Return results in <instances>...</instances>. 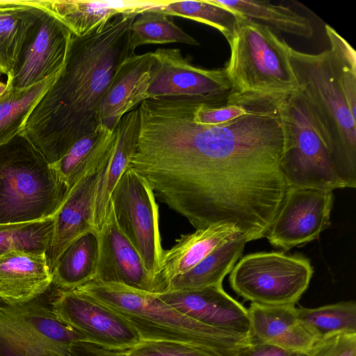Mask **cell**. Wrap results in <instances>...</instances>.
I'll list each match as a JSON object with an SVG mask.
<instances>
[{
    "label": "cell",
    "mask_w": 356,
    "mask_h": 356,
    "mask_svg": "<svg viewBox=\"0 0 356 356\" xmlns=\"http://www.w3.org/2000/svg\"><path fill=\"white\" fill-rule=\"evenodd\" d=\"M286 95L254 93L244 115L215 125L193 120L195 97L147 99L129 167L195 229L228 224L247 243L264 238L288 190L281 167Z\"/></svg>",
    "instance_id": "obj_1"
},
{
    "label": "cell",
    "mask_w": 356,
    "mask_h": 356,
    "mask_svg": "<svg viewBox=\"0 0 356 356\" xmlns=\"http://www.w3.org/2000/svg\"><path fill=\"white\" fill-rule=\"evenodd\" d=\"M138 15H118L90 35H72L65 63L22 131L51 165L101 124L102 97L119 65L135 55L130 27Z\"/></svg>",
    "instance_id": "obj_2"
},
{
    "label": "cell",
    "mask_w": 356,
    "mask_h": 356,
    "mask_svg": "<svg viewBox=\"0 0 356 356\" xmlns=\"http://www.w3.org/2000/svg\"><path fill=\"white\" fill-rule=\"evenodd\" d=\"M115 312L141 340L184 343L214 356H245L254 340L202 324L172 308L156 294L117 283L92 280L76 289Z\"/></svg>",
    "instance_id": "obj_3"
},
{
    "label": "cell",
    "mask_w": 356,
    "mask_h": 356,
    "mask_svg": "<svg viewBox=\"0 0 356 356\" xmlns=\"http://www.w3.org/2000/svg\"><path fill=\"white\" fill-rule=\"evenodd\" d=\"M70 189L23 134L0 145V225L54 218Z\"/></svg>",
    "instance_id": "obj_4"
},
{
    "label": "cell",
    "mask_w": 356,
    "mask_h": 356,
    "mask_svg": "<svg viewBox=\"0 0 356 356\" xmlns=\"http://www.w3.org/2000/svg\"><path fill=\"white\" fill-rule=\"evenodd\" d=\"M285 129L282 170L288 188H345L333 159L332 138L320 112L299 90L281 106Z\"/></svg>",
    "instance_id": "obj_5"
},
{
    "label": "cell",
    "mask_w": 356,
    "mask_h": 356,
    "mask_svg": "<svg viewBox=\"0 0 356 356\" xmlns=\"http://www.w3.org/2000/svg\"><path fill=\"white\" fill-rule=\"evenodd\" d=\"M298 90L312 102L330 131L334 166L346 188H356V118L335 78L330 50L312 54L289 47Z\"/></svg>",
    "instance_id": "obj_6"
},
{
    "label": "cell",
    "mask_w": 356,
    "mask_h": 356,
    "mask_svg": "<svg viewBox=\"0 0 356 356\" xmlns=\"http://www.w3.org/2000/svg\"><path fill=\"white\" fill-rule=\"evenodd\" d=\"M228 42L231 54L224 70L234 92L273 95L298 90L289 45L268 26L246 17Z\"/></svg>",
    "instance_id": "obj_7"
},
{
    "label": "cell",
    "mask_w": 356,
    "mask_h": 356,
    "mask_svg": "<svg viewBox=\"0 0 356 356\" xmlns=\"http://www.w3.org/2000/svg\"><path fill=\"white\" fill-rule=\"evenodd\" d=\"M314 273L310 260L284 252H258L238 261L229 281L236 294L252 303L295 305L307 289Z\"/></svg>",
    "instance_id": "obj_8"
},
{
    "label": "cell",
    "mask_w": 356,
    "mask_h": 356,
    "mask_svg": "<svg viewBox=\"0 0 356 356\" xmlns=\"http://www.w3.org/2000/svg\"><path fill=\"white\" fill-rule=\"evenodd\" d=\"M44 295L21 304L0 301V356H69L73 343L86 341L57 318Z\"/></svg>",
    "instance_id": "obj_9"
},
{
    "label": "cell",
    "mask_w": 356,
    "mask_h": 356,
    "mask_svg": "<svg viewBox=\"0 0 356 356\" xmlns=\"http://www.w3.org/2000/svg\"><path fill=\"white\" fill-rule=\"evenodd\" d=\"M147 181L127 167L115 185L111 204L116 222L154 277H159L164 250L159 229V206Z\"/></svg>",
    "instance_id": "obj_10"
},
{
    "label": "cell",
    "mask_w": 356,
    "mask_h": 356,
    "mask_svg": "<svg viewBox=\"0 0 356 356\" xmlns=\"http://www.w3.org/2000/svg\"><path fill=\"white\" fill-rule=\"evenodd\" d=\"M51 295L49 302L57 318L83 334L86 341L123 350L141 341L129 323L89 296L56 288Z\"/></svg>",
    "instance_id": "obj_11"
},
{
    "label": "cell",
    "mask_w": 356,
    "mask_h": 356,
    "mask_svg": "<svg viewBox=\"0 0 356 356\" xmlns=\"http://www.w3.org/2000/svg\"><path fill=\"white\" fill-rule=\"evenodd\" d=\"M152 54L147 99L200 97L223 105L234 92L224 68L208 70L193 65L178 48H158Z\"/></svg>",
    "instance_id": "obj_12"
},
{
    "label": "cell",
    "mask_w": 356,
    "mask_h": 356,
    "mask_svg": "<svg viewBox=\"0 0 356 356\" xmlns=\"http://www.w3.org/2000/svg\"><path fill=\"white\" fill-rule=\"evenodd\" d=\"M333 202L332 191L288 188L265 237L286 251L316 240L331 225Z\"/></svg>",
    "instance_id": "obj_13"
},
{
    "label": "cell",
    "mask_w": 356,
    "mask_h": 356,
    "mask_svg": "<svg viewBox=\"0 0 356 356\" xmlns=\"http://www.w3.org/2000/svg\"><path fill=\"white\" fill-rule=\"evenodd\" d=\"M72 35L62 22L40 8L7 80L14 88H26L58 75L64 67Z\"/></svg>",
    "instance_id": "obj_14"
},
{
    "label": "cell",
    "mask_w": 356,
    "mask_h": 356,
    "mask_svg": "<svg viewBox=\"0 0 356 356\" xmlns=\"http://www.w3.org/2000/svg\"><path fill=\"white\" fill-rule=\"evenodd\" d=\"M97 234L99 254L94 280L121 284L156 295L168 291L167 287L147 270L138 252L119 228L111 204Z\"/></svg>",
    "instance_id": "obj_15"
},
{
    "label": "cell",
    "mask_w": 356,
    "mask_h": 356,
    "mask_svg": "<svg viewBox=\"0 0 356 356\" xmlns=\"http://www.w3.org/2000/svg\"><path fill=\"white\" fill-rule=\"evenodd\" d=\"M156 296L172 308L202 324L253 338L248 309L227 293L222 285L170 291Z\"/></svg>",
    "instance_id": "obj_16"
},
{
    "label": "cell",
    "mask_w": 356,
    "mask_h": 356,
    "mask_svg": "<svg viewBox=\"0 0 356 356\" xmlns=\"http://www.w3.org/2000/svg\"><path fill=\"white\" fill-rule=\"evenodd\" d=\"M108 159L90 169L72 186L54 216L51 240L45 252L51 273L64 250L76 238L95 229L92 220L94 197Z\"/></svg>",
    "instance_id": "obj_17"
},
{
    "label": "cell",
    "mask_w": 356,
    "mask_h": 356,
    "mask_svg": "<svg viewBox=\"0 0 356 356\" xmlns=\"http://www.w3.org/2000/svg\"><path fill=\"white\" fill-rule=\"evenodd\" d=\"M55 17L76 37L88 35L118 15H138L167 1L23 0Z\"/></svg>",
    "instance_id": "obj_18"
},
{
    "label": "cell",
    "mask_w": 356,
    "mask_h": 356,
    "mask_svg": "<svg viewBox=\"0 0 356 356\" xmlns=\"http://www.w3.org/2000/svg\"><path fill=\"white\" fill-rule=\"evenodd\" d=\"M153 64L152 52H147L129 56L119 65L101 101L100 124L115 129L125 114L147 99Z\"/></svg>",
    "instance_id": "obj_19"
},
{
    "label": "cell",
    "mask_w": 356,
    "mask_h": 356,
    "mask_svg": "<svg viewBox=\"0 0 356 356\" xmlns=\"http://www.w3.org/2000/svg\"><path fill=\"white\" fill-rule=\"evenodd\" d=\"M52 273L45 253L12 250L0 256V301L27 302L47 292Z\"/></svg>",
    "instance_id": "obj_20"
},
{
    "label": "cell",
    "mask_w": 356,
    "mask_h": 356,
    "mask_svg": "<svg viewBox=\"0 0 356 356\" xmlns=\"http://www.w3.org/2000/svg\"><path fill=\"white\" fill-rule=\"evenodd\" d=\"M248 312L252 337L259 343L307 354L316 341L300 322L295 305L251 303Z\"/></svg>",
    "instance_id": "obj_21"
},
{
    "label": "cell",
    "mask_w": 356,
    "mask_h": 356,
    "mask_svg": "<svg viewBox=\"0 0 356 356\" xmlns=\"http://www.w3.org/2000/svg\"><path fill=\"white\" fill-rule=\"evenodd\" d=\"M140 130L138 109L125 114L115 128L113 149L99 177L95 194L92 225L97 232L108 216L112 192L123 172L129 167L136 149Z\"/></svg>",
    "instance_id": "obj_22"
},
{
    "label": "cell",
    "mask_w": 356,
    "mask_h": 356,
    "mask_svg": "<svg viewBox=\"0 0 356 356\" xmlns=\"http://www.w3.org/2000/svg\"><path fill=\"white\" fill-rule=\"evenodd\" d=\"M238 232L232 225L221 224L181 234L170 249L163 252L159 277L168 290L172 279L193 268Z\"/></svg>",
    "instance_id": "obj_23"
},
{
    "label": "cell",
    "mask_w": 356,
    "mask_h": 356,
    "mask_svg": "<svg viewBox=\"0 0 356 356\" xmlns=\"http://www.w3.org/2000/svg\"><path fill=\"white\" fill-rule=\"evenodd\" d=\"M98 254V234L93 229L76 238L60 255L52 270V286L74 290L94 280Z\"/></svg>",
    "instance_id": "obj_24"
},
{
    "label": "cell",
    "mask_w": 356,
    "mask_h": 356,
    "mask_svg": "<svg viewBox=\"0 0 356 356\" xmlns=\"http://www.w3.org/2000/svg\"><path fill=\"white\" fill-rule=\"evenodd\" d=\"M115 140V129L101 124L98 129L79 139L56 163L51 165L70 191L90 169L107 160Z\"/></svg>",
    "instance_id": "obj_25"
},
{
    "label": "cell",
    "mask_w": 356,
    "mask_h": 356,
    "mask_svg": "<svg viewBox=\"0 0 356 356\" xmlns=\"http://www.w3.org/2000/svg\"><path fill=\"white\" fill-rule=\"evenodd\" d=\"M246 243L243 235L237 233L193 268L172 279L168 291L222 286L225 277L241 257Z\"/></svg>",
    "instance_id": "obj_26"
},
{
    "label": "cell",
    "mask_w": 356,
    "mask_h": 356,
    "mask_svg": "<svg viewBox=\"0 0 356 356\" xmlns=\"http://www.w3.org/2000/svg\"><path fill=\"white\" fill-rule=\"evenodd\" d=\"M40 8L23 0H0V73L10 76Z\"/></svg>",
    "instance_id": "obj_27"
},
{
    "label": "cell",
    "mask_w": 356,
    "mask_h": 356,
    "mask_svg": "<svg viewBox=\"0 0 356 356\" xmlns=\"http://www.w3.org/2000/svg\"><path fill=\"white\" fill-rule=\"evenodd\" d=\"M58 76L26 88H14L7 80V88L0 96V145L22 133L33 109Z\"/></svg>",
    "instance_id": "obj_28"
},
{
    "label": "cell",
    "mask_w": 356,
    "mask_h": 356,
    "mask_svg": "<svg viewBox=\"0 0 356 356\" xmlns=\"http://www.w3.org/2000/svg\"><path fill=\"white\" fill-rule=\"evenodd\" d=\"M211 1L245 17L261 21L288 34L307 39L313 36L314 29L311 21L288 7L274 5L268 1Z\"/></svg>",
    "instance_id": "obj_29"
},
{
    "label": "cell",
    "mask_w": 356,
    "mask_h": 356,
    "mask_svg": "<svg viewBox=\"0 0 356 356\" xmlns=\"http://www.w3.org/2000/svg\"><path fill=\"white\" fill-rule=\"evenodd\" d=\"M298 316L316 341L341 334L356 333V304L342 301L316 308H297Z\"/></svg>",
    "instance_id": "obj_30"
},
{
    "label": "cell",
    "mask_w": 356,
    "mask_h": 356,
    "mask_svg": "<svg viewBox=\"0 0 356 356\" xmlns=\"http://www.w3.org/2000/svg\"><path fill=\"white\" fill-rule=\"evenodd\" d=\"M155 8L170 16L187 18L211 26L218 30L228 42L241 21L246 18L211 0L167 1Z\"/></svg>",
    "instance_id": "obj_31"
},
{
    "label": "cell",
    "mask_w": 356,
    "mask_h": 356,
    "mask_svg": "<svg viewBox=\"0 0 356 356\" xmlns=\"http://www.w3.org/2000/svg\"><path fill=\"white\" fill-rule=\"evenodd\" d=\"M152 8L138 14L130 27V43L134 49L146 44L179 42L198 46L200 43L173 21L172 16Z\"/></svg>",
    "instance_id": "obj_32"
},
{
    "label": "cell",
    "mask_w": 356,
    "mask_h": 356,
    "mask_svg": "<svg viewBox=\"0 0 356 356\" xmlns=\"http://www.w3.org/2000/svg\"><path fill=\"white\" fill-rule=\"evenodd\" d=\"M54 218L31 222L0 225V256L12 250L45 253L51 240Z\"/></svg>",
    "instance_id": "obj_33"
},
{
    "label": "cell",
    "mask_w": 356,
    "mask_h": 356,
    "mask_svg": "<svg viewBox=\"0 0 356 356\" xmlns=\"http://www.w3.org/2000/svg\"><path fill=\"white\" fill-rule=\"evenodd\" d=\"M330 42V57L335 78L352 115L356 118V54L330 25H325Z\"/></svg>",
    "instance_id": "obj_34"
},
{
    "label": "cell",
    "mask_w": 356,
    "mask_h": 356,
    "mask_svg": "<svg viewBox=\"0 0 356 356\" xmlns=\"http://www.w3.org/2000/svg\"><path fill=\"white\" fill-rule=\"evenodd\" d=\"M122 351L124 356H214L193 346L165 341L141 340Z\"/></svg>",
    "instance_id": "obj_35"
},
{
    "label": "cell",
    "mask_w": 356,
    "mask_h": 356,
    "mask_svg": "<svg viewBox=\"0 0 356 356\" xmlns=\"http://www.w3.org/2000/svg\"><path fill=\"white\" fill-rule=\"evenodd\" d=\"M308 356H356V333L341 334L316 341Z\"/></svg>",
    "instance_id": "obj_36"
},
{
    "label": "cell",
    "mask_w": 356,
    "mask_h": 356,
    "mask_svg": "<svg viewBox=\"0 0 356 356\" xmlns=\"http://www.w3.org/2000/svg\"><path fill=\"white\" fill-rule=\"evenodd\" d=\"M69 356H124L122 350L108 349L86 341L73 343Z\"/></svg>",
    "instance_id": "obj_37"
},
{
    "label": "cell",
    "mask_w": 356,
    "mask_h": 356,
    "mask_svg": "<svg viewBox=\"0 0 356 356\" xmlns=\"http://www.w3.org/2000/svg\"><path fill=\"white\" fill-rule=\"evenodd\" d=\"M245 356H308V354L283 350L254 340L252 347Z\"/></svg>",
    "instance_id": "obj_38"
},
{
    "label": "cell",
    "mask_w": 356,
    "mask_h": 356,
    "mask_svg": "<svg viewBox=\"0 0 356 356\" xmlns=\"http://www.w3.org/2000/svg\"><path fill=\"white\" fill-rule=\"evenodd\" d=\"M7 83L0 82V96L6 91L7 88Z\"/></svg>",
    "instance_id": "obj_39"
}]
</instances>
